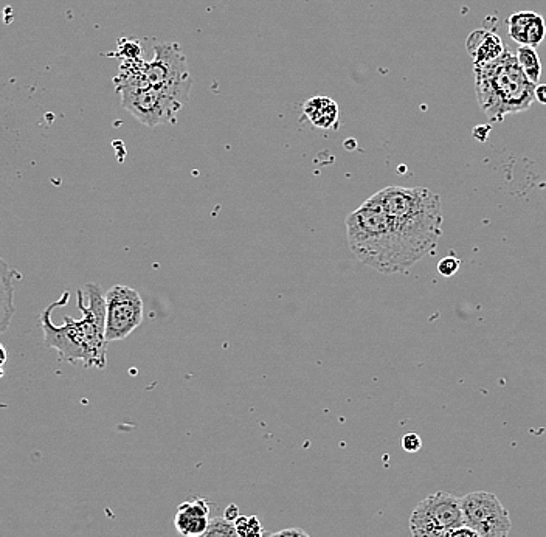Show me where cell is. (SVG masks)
Listing matches in <instances>:
<instances>
[{
	"label": "cell",
	"instance_id": "1",
	"mask_svg": "<svg viewBox=\"0 0 546 537\" xmlns=\"http://www.w3.org/2000/svg\"><path fill=\"white\" fill-rule=\"evenodd\" d=\"M77 295L83 319L64 317L63 325L53 322V311L63 303V298L42 312L45 347L58 351L59 359L70 364L80 362L86 368H104L109 343L106 339V295L95 283H86Z\"/></svg>",
	"mask_w": 546,
	"mask_h": 537
},
{
	"label": "cell",
	"instance_id": "2",
	"mask_svg": "<svg viewBox=\"0 0 546 537\" xmlns=\"http://www.w3.org/2000/svg\"><path fill=\"white\" fill-rule=\"evenodd\" d=\"M387 213L402 243L421 261L443 236L441 198L429 188L387 187L371 196Z\"/></svg>",
	"mask_w": 546,
	"mask_h": 537
},
{
	"label": "cell",
	"instance_id": "3",
	"mask_svg": "<svg viewBox=\"0 0 546 537\" xmlns=\"http://www.w3.org/2000/svg\"><path fill=\"white\" fill-rule=\"evenodd\" d=\"M346 238L357 260L381 274L407 272L418 263L394 232L387 213L371 198L346 218Z\"/></svg>",
	"mask_w": 546,
	"mask_h": 537
},
{
	"label": "cell",
	"instance_id": "4",
	"mask_svg": "<svg viewBox=\"0 0 546 537\" xmlns=\"http://www.w3.org/2000/svg\"><path fill=\"white\" fill-rule=\"evenodd\" d=\"M474 75L478 104L491 122H503L506 115L528 111L536 101V84L508 50L494 63L474 67Z\"/></svg>",
	"mask_w": 546,
	"mask_h": 537
},
{
	"label": "cell",
	"instance_id": "5",
	"mask_svg": "<svg viewBox=\"0 0 546 537\" xmlns=\"http://www.w3.org/2000/svg\"><path fill=\"white\" fill-rule=\"evenodd\" d=\"M115 89L126 86H156L190 98L191 80L187 56L179 44H159L154 47V58L146 63L142 58L128 59L121 64L114 78Z\"/></svg>",
	"mask_w": 546,
	"mask_h": 537
},
{
	"label": "cell",
	"instance_id": "6",
	"mask_svg": "<svg viewBox=\"0 0 546 537\" xmlns=\"http://www.w3.org/2000/svg\"><path fill=\"white\" fill-rule=\"evenodd\" d=\"M115 91L120 94L123 109L149 128L176 123L177 112L190 100L156 86H126Z\"/></svg>",
	"mask_w": 546,
	"mask_h": 537
},
{
	"label": "cell",
	"instance_id": "7",
	"mask_svg": "<svg viewBox=\"0 0 546 537\" xmlns=\"http://www.w3.org/2000/svg\"><path fill=\"white\" fill-rule=\"evenodd\" d=\"M466 525L461 499L450 492L430 494L416 505L410 516L412 537H447L450 531Z\"/></svg>",
	"mask_w": 546,
	"mask_h": 537
},
{
	"label": "cell",
	"instance_id": "8",
	"mask_svg": "<svg viewBox=\"0 0 546 537\" xmlns=\"http://www.w3.org/2000/svg\"><path fill=\"white\" fill-rule=\"evenodd\" d=\"M461 508L467 527L480 537H508L511 533L509 511L492 492H470L461 499Z\"/></svg>",
	"mask_w": 546,
	"mask_h": 537
},
{
	"label": "cell",
	"instance_id": "9",
	"mask_svg": "<svg viewBox=\"0 0 546 537\" xmlns=\"http://www.w3.org/2000/svg\"><path fill=\"white\" fill-rule=\"evenodd\" d=\"M143 322V300L129 286L115 285L106 292V339L118 342L131 336Z\"/></svg>",
	"mask_w": 546,
	"mask_h": 537
},
{
	"label": "cell",
	"instance_id": "10",
	"mask_svg": "<svg viewBox=\"0 0 546 537\" xmlns=\"http://www.w3.org/2000/svg\"><path fill=\"white\" fill-rule=\"evenodd\" d=\"M210 502L193 499L180 503L174 514V527L184 537H201L210 527Z\"/></svg>",
	"mask_w": 546,
	"mask_h": 537
},
{
	"label": "cell",
	"instance_id": "11",
	"mask_svg": "<svg viewBox=\"0 0 546 537\" xmlns=\"http://www.w3.org/2000/svg\"><path fill=\"white\" fill-rule=\"evenodd\" d=\"M508 32L519 46L539 47L546 38V22L534 11H519L509 16Z\"/></svg>",
	"mask_w": 546,
	"mask_h": 537
},
{
	"label": "cell",
	"instance_id": "12",
	"mask_svg": "<svg viewBox=\"0 0 546 537\" xmlns=\"http://www.w3.org/2000/svg\"><path fill=\"white\" fill-rule=\"evenodd\" d=\"M466 49L474 67L494 63L506 52L502 38L486 28L470 33L466 41Z\"/></svg>",
	"mask_w": 546,
	"mask_h": 537
},
{
	"label": "cell",
	"instance_id": "13",
	"mask_svg": "<svg viewBox=\"0 0 546 537\" xmlns=\"http://www.w3.org/2000/svg\"><path fill=\"white\" fill-rule=\"evenodd\" d=\"M303 117L315 128L325 131L337 129L340 117L339 104L325 95H317L303 104Z\"/></svg>",
	"mask_w": 546,
	"mask_h": 537
},
{
	"label": "cell",
	"instance_id": "14",
	"mask_svg": "<svg viewBox=\"0 0 546 537\" xmlns=\"http://www.w3.org/2000/svg\"><path fill=\"white\" fill-rule=\"evenodd\" d=\"M2 266V325H0V331L5 333L10 326L11 319L14 316V288H13V275L16 271H11V267L8 266L7 261H0Z\"/></svg>",
	"mask_w": 546,
	"mask_h": 537
},
{
	"label": "cell",
	"instance_id": "15",
	"mask_svg": "<svg viewBox=\"0 0 546 537\" xmlns=\"http://www.w3.org/2000/svg\"><path fill=\"white\" fill-rule=\"evenodd\" d=\"M515 56L526 77L537 86L542 78V63H540L536 47L520 46Z\"/></svg>",
	"mask_w": 546,
	"mask_h": 537
},
{
	"label": "cell",
	"instance_id": "16",
	"mask_svg": "<svg viewBox=\"0 0 546 537\" xmlns=\"http://www.w3.org/2000/svg\"><path fill=\"white\" fill-rule=\"evenodd\" d=\"M233 524L239 537H263L266 534L260 519L256 516H239Z\"/></svg>",
	"mask_w": 546,
	"mask_h": 537
},
{
	"label": "cell",
	"instance_id": "17",
	"mask_svg": "<svg viewBox=\"0 0 546 537\" xmlns=\"http://www.w3.org/2000/svg\"><path fill=\"white\" fill-rule=\"evenodd\" d=\"M201 537H239L236 533L235 524L225 517L211 519L210 527Z\"/></svg>",
	"mask_w": 546,
	"mask_h": 537
},
{
	"label": "cell",
	"instance_id": "18",
	"mask_svg": "<svg viewBox=\"0 0 546 537\" xmlns=\"http://www.w3.org/2000/svg\"><path fill=\"white\" fill-rule=\"evenodd\" d=\"M461 261L455 257H447L439 261L438 272L444 277H452L460 271Z\"/></svg>",
	"mask_w": 546,
	"mask_h": 537
},
{
	"label": "cell",
	"instance_id": "19",
	"mask_svg": "<svg viewBox=\"0 0 546 537\" xmlns=\"http://www.w3.org/2000/svg\"><path fill=\"white\" fill-rule=\"evenodd\" d=\"M118 49H120L121 58H125V61H128V59L142 58V56H140L139 42L125 39V46H120Z\"/></svg>",
	"mask_w": 546,
	"mask_h": 537
},
{
	"label": "cell",
	"instance_id": "20",
	"mask_svg": "<svg viewBox=\"0 0 546 537\" xmlns=\"http://www.w3.org/2000/svg\"><path fill=\"white\" fill-rule=\"evenodd\" d=\"M401 444L404 451L418 452L422 447V440L418 434H407L402 438Z\"/></svg>",
	"mask_w": 546,
	"mask_h": 537
},
{
	"label": "cell",
	"instance_id": "21",
	"mask_svg": "<svg viewBox=\"0 0 546 537\" xmlns=\"http://www.w3.org/2000/svg\"><path fill=\"white\" fill-rule=\"evenodd\" d=\"M269 537H311L305 530L301 528H286V530L270 533Z\"/></svg>",
	"mask_w": 546,
	"mask_h": 537
},
{
	"label": "cell",
	"instance_id": "22",
	"mask_svg": "<svg viewBox=\"0 0 546 537\" xmlns=\"http://www.w3.org/2000/svg\"><path fill=\"white\" fill-rule=\"evenodd\" d=\"M447 537H480V534L472 530V528L467 527V525H463V527L457 528V530L450 531Z\"/></svg>",
	"mask_w": 546,
	"mask_h": 537
},
{
	"label": "cell",
	"instance_id": "23",
	"mask_svg": "<svg viewBox=\"0 0 546 537\" xmlns=\"http://www.w3.org/2000/svg\"><path fill=\"white\" fill-rule=\"evenodd\" d=\"M225 519L230 520V522H235L239 517V508L236 505L227 506L224 514Z\"/></svg>",
	"mask_w": 546,
	"mask_h": 537
},
{
	"label": "cell",
	"instance_id": "24",
	"mask_svg": "<svg viewBox=\"0 0 546 537\" xmlns=\"http://www.w3.org/2000/svg\"><path fill=\"white\" fill-rule=\"evenodd\" d=\"M536 100L539 101L540 104H546V84H537Z\"/></svg>",
	"mask_w": 546,
	"mask_h": 537
},
{
	"label": "cell",
	"instance_id": "25",
	"mask_svg": "<svg viewBox=\"0 0 546 537\" xmlns=\"http://www.w3.org/2000/svg\"><path fill=\"white\" fill-rule=\"evenodd\" d=\"M269 536H270V533H266V534H264L263 537H269Z\"/></svg>",
	"mask_w": 546,
	"mask_h": 537
}]
</instances>
